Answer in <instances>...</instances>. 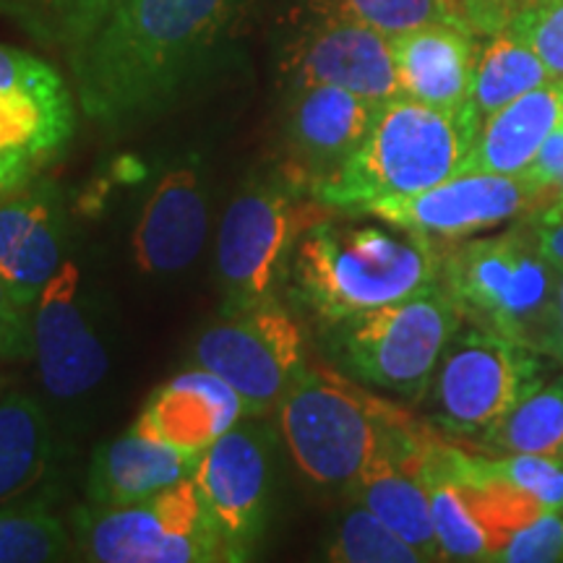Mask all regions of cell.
<instances>
[{"instance_id": "obj_25", "label": "cell", "mask_w": 563, "mask_h": 563, "mask_svg": "<svg viewBox=\"0 0 563 563\" xmlns=\"http://www.w3.org/2000/svg\"><path fill=\"white\" fill-rule=\"evenodd\" d=\"M477 449L493 454H563V376L534 389L501 420L475 435Z\"/></svg>"}, {"instance_id": "obj_32", "label": "cell", "mask_w": 563, "mask_h": 563, "mask_svg": "<svg viewBox=\"0 0 563 563\" xmlns=\"http://www.w3.org/2000/svg\"><path fill=\"white\" fill-rule=\"evenodd\" d=\"M504 563H555L563 561V517L559 511H545L530 525L519 527L509 543L493 555Z\"/></svg>"}, {"instance_id": "obj_38", "label": "cell", "mask_w": 563, "mask_h": 563, "mask_svg": "<svg viewBox=\"0 0 563 563\" xmlns=\"http://www.w3.org/2000/svg\"><path fill=\"white\" fill-rule=\"evenodd\" d=\"M37 170H40L37 162L24 159V157H11V154H0V199L19 194L21 188L30 186Z\"/></svg>"}, {"instance_id": "obj_39", "label": "cell", "mask_w": 563, "mask_h": 563, "mask_svg": "<svg viewBox=\"0 0 563 563\" xmlns=\"http://www.w3.org/2000/svg\"><path fill=\"white\" fill-rule=\"evenodd\" d=\"M548 357L563 363V269H559L555 279V298H553V323H551V340H548Z\"/></svg>"}, {"instance_id": "obj_28", "label": "cell", "mask_w": 563, "mask_h": 563, "mask_svg": "<svg viewBox=\"0 0 563 563\" xmlns=\"http://www.w3.org/2000/svg\"><path fill=\"white\" fill-rule=\"evenodd\" d=\"M323 555L336 563H422L410 543L361 504L344 514Z\"/></svg>"}, {"instance_id": "obj_12", "label": "cell", "mask_w": 563, "mask_h": 563, "mask_svg": "<svg viewBox=\"0 0 563 563\" xmlns=\"http://www.w3.org/2000/svg\"><path fill=\"white\" fill-rule=\"evenodd\" d=\"M545 194L519 175L467 170L422 194L376 203L363 214L428 241H460L525 214Z\"/></svg>"}, {"instance_id": "obj_2", "label": "cell", "mask_w": 563, "mask_h": 563, "mask_svg": "<svg viewBox=\"0 0 563 563\" xmlns=\"http://www.w3.org/2000/svg\"><path fill=\"white\" fill-rule=\"evenodd\" d=\"M439 274L441 256L428 238L334 220L308 224L287 266L292 298L321 323L410 298Z\"/></svg>"}, {"instance_id": "obj_14", "label": "cell", "mask_w": 563, "mask_h": 563, "mask_svg": "<svg viewBox=\"0 0 563 563\" xmlns=\"http://www.w3.org/2000/svg\"><path fill=\"white\" fill-rule=\"evenodd\" d=\"M32 355L40 382L55 399H76L102 384L108 350L97 336L84 302L76 262L60 264L32 308Z\"/></svg>"}, {"instance_id": "obj_5", "label": "cell", "mask_w": 563, "mask_h": 563, "mask_svg": "<svg viewBox=\"0 0 563 563\" xmlns=\"http://www.w3.org/2000/svg\"><path fill=\"white\" fill-rule=\"evenodd\" d=\"M462 323L452 295L441 282H433L391 306L323 323V342L355 382L420 405Z\"/></svg>"}, {"instance_id": "obj_21", "label": "cell", "mask_w": 563, "mask_h": 563, "mask_svg": "<svg viewBox=\"0 0 563 563\" xmlns=\"http://www.w3.org/2000/svg\"><path fill=\"white\" fill-rule=\"evenodd\" d=\"M563 121V81H548L501 110L490 112L477 133L467 170L522 175L543 141Z\"/></svg>"}, {"instance_id": "obj_22", "label": "cell", "mask_w": 563, "mask_h": 563, "mask_svg": "<svg viewBox=\"0 0 563 563\" xmlns=\"http://www.w3.org/2000/svg\"><path fill=\"white\" fill-rule=\"evenodd\" d=\"M53 428L45 407L24 391L0 399V506L16 501L47 473Z\"/></svg>"}, {"instance_id": "obj_8", "label": "cell", "mask_w": 563, "mask_h": 563, "mask_svg": "<svg viewBox=\"0 0 563 563\" xmlns=\"http://www.w3.org/2000/svg\"><path fill=\"white\" fill-rule=\"evenodd\" d=\"M545 352L464 321L431 384L439 431L473 441L545 384Z\"/></svg>"}, {"instance_id": "obj_26", "label": "cell", "mask_w": 563, "mask_h": 563, "mask_svg": "<svg viewBox=\"0 0 563 563\" xmlns=\"http://www.w3.org/2000/svg\"><path fill=\"white\" fill-rule=\"evenodd\" d=\"M313 9L316 13L361 21L386 37H397L426 24L464 26L454 0H316Z\"/></svg>"}, {"instance_id": "obj_20", "label": "cell", "mask_w": 563, "mask_h": 563, "mask_svg": "<svg viewBox=\"0 0 563 563\" xmlns=\"http://www.w3.org/2000/svg\"><path fill=\"white\" fill-rule=\"evenodd\" d=\"M199 454H186L131 428L104 441L91 456L87 498L91 509H123L194 477Z\"/></svg>"}, {"instance_id": "obj_30", "label": "cell", "mask_w": 563, "mask_h": 563, "mask_svg": "<svg viewBox=\"0 0 563 563\" xmlns=\"http://www.w3.org/2000/svg\"><path fill=\"white\" fill-rule=\"evenodd\" d=\"M485 464L527 496L538 498L548 511H563V460L548 454H506L485 456Z\"/></svg>"}, {"instance_id": "obj_40", "label": "cell", "mask_w": 563, "mask_h": 563, "mask_svg": "<svg viewBox=\"0 0 563 563\" xmlns=\"http://www.w3.org/2000/svg\"><path fill=\"white\" fill-rule=\"evenodd\" d=\"M0 386H3V376H0Z\"/></svg>"}, {"instance_id": "obj_23", "label": "cell", "mask_w": 563, "mask_h": 563, "mask_svg": "<svg viewBox=\"0 0 563 563\" xmlns=\"http://www.w3.org/2000/svg\"><path fill=\"white\" fill-rule=\"evenodd\" d=\"M446 443L431 431L420 456V477L431 498L435 538L443 561H490L493 543L481 519L464 501L460 485L446 464Z\"/></svg>"}, {"instance_id": "obj_11", "label": "cell", "mask_w": 563, "mask_h": 563, "mask_svg": "<svg viewBox=\"0 0 563 563\" xmlns=\"http://www.w3.org/2000/svg\"><path fill=\"white\" fill-rule=\"evenodd\" d=\"M277 439L256 422H238L199 456L194 483L232 561L249 559L264 534L274 493Z\"/></svg>"}, {"instance_id": "obj_7", "label": "cell", "mask_w": 563, "mask_h": 563, "mask_svg": "<svg viewBox=\"0 0 563 563\" xmlns=\"http://www.w3.org/2000/svg\"><path fill=\"white\" fill-rule=\"evenodd\" d=\"M306 183L290 167L251 178L224 211L217 235V282L222 311H241L277 298L279 282L311 214Z\"/></svg>"}, {"instance_id": "obj_3", "label": "cell", "mask_w": 563, "mask_h": 563, "mask_svg": "<svg viewBox=\"0 0 563 563\" xmlns=\"http://www.w3.org/2000/svg\"><path fill=\"white\" fill-rule=\"evenodd\" d=\"M481 125L473 104L439 110L402 95L386 100L357 152L316 183L311 199L363 214L382 201L428 191L464 173Z\"/></svg>"}, {"instance_id": "obj_31", "label": "cell", "mask_w": 563, "mask_h": 563, "mask_svg": "<svg viewBox=\"0 0 563 563\" xmlns=\"http://www.w3.org/2000/svg\"><path fill=\"white\" fill-rule=\"evenodd\" d=\"M530 42L555 81H563V0H534L509 24Z\"/></svg>"}, {"instance_id": "obj_17", "label": "cell", "mask_w": 563, "mask_h": 563, "mask_svg": "<svg viewBox=\"0 0 563 563\" xmlns=\"http://www.w3.org/2000/svg\"><path fill=\"white\" fill-rule=\"evenodd\" d=\"M66 262V211L58 188L40 180L0 199V277L24 308Z\"/></svg>"}, {"instance_id": "obj_35", "label": "cell", "mask_w": 563, "mask_h": 563, "mask_svg": "<svg viewBox=\"0 0 563 563\" xmlns=\"http://www.w3.org/2000/svg\"><path fill=\"white\" fill-rule=\"evenodd\" d=\"M534 0H454L462 24L473 34H496L511 24Z\"/></svg>"}, {"instance_id": "obj_10", "label": "cell", "mask_w": 563, "mask_h": 563, "mask_svg": "<svg viewBox=\"0 0 563 563\" xmlns=\"http://www.w3.org/2000/svg\"><path fill=\"white\" fill-rule=\"evenodd\" d=\"M194 365L222 376L243 397L249 418L277 410L306 368V336L279 298L222 311L194 344Z\"/></svg>"}, {"instance_id": "obj_9", "label": "cell", "mask_w": 563, "mask_h": 563, "mask_svg": "<svg viewBox=\"0 0 563 563\" xmlns=\"http://www.w3.org/2000/svg\"><path fill=\"white\" fill-rule=\"evenodd\" d=\"M79 548L97 563L232 561L194 477L123 509H89L79 525Z\"/></svg>"}, {"instance_id": "obj_6", "label": "cell", "mask_w": 563, "mask_h": 563, "mask_svg": "<svg viewBox=\"0 0 563 563\" xmlns=\"http://www.w3.org/2000/svg\"><path fill=\"white\" fill-rule=\"evenodd\" d=\"M555 279L534 235L519 230L456 245L441 256L439 274L464 321L540 352L551 340Z\"/></svg>"}, {"instance_id": "obj_19", "label": "cell", "mask_w": 563, "mask_h": 563, "mask_svg": "<svg viewBox=\"0 0 563 563\" xmlns=\"http://www.w3.org/2000/svg\"><path fill=\"white\" fill-rule=\"evenodd\" d=\"M475 34L456 24H426L391 37L402 97L439 110L473 104Z\"/></svg>"}, {"instance_id": "obj_33", "label": "cell", "mask_w": 563, "mask_h": 563, "mask_svg": "<svg viewBox=\"0 0 563 563\" xmlns=\"http://www.w3.org/2000/svg\"><path fill=\"white\" fill-rule=\"evenodd\" d=\"M66 87L63 76L37 55L0 45V91Z\"/></svg>"}, {"instance_id": "obj_16", "label": "cell", "mask_w": 563, "mask_h": 563, "mask_svg": "<svg viewBox=\"0 0 563 563\" xmlns=\"http://www.w3.org/2000/svg\"><path fill=\"white\" fill-rule=\"evenodd\" d=\"M207 232V178L196 162H180L162 173L141 207L131 235L133 262L146 277H175L199 258Z\"/></svg>"}, {"instance_id": "obj_18", "label": "cell", "mask_w": 563, "mask_h": 563, "mask_svg": "<svg viewBox=\"0 0 563 563\" xmlns=\"http://www.w3.org/2000/svg\"><path fill=\"white\" fill-rule=\"evenodd\" d=\"M245 402L222 376L207 368L183 371L162 384L133 422L139 433L186 454H203L245 418Z\"/></svg>"}, {"instance_id": "obj_1", "label": "cell", "mask_w": 563, "mask_h": 563, "mask_svg": "<svg viewBox=\"0 0 563 563\" xmlns=\"http://www.w3.org/2000/svg\"><path fill=\"white\" fill-rule=\"evenodd\" d=\"M243 0H115L70 51L76 97L89 121L139 123L201 79Z\"/></svg>"}, {"instance_id": "obj_34", "label": "cell", "mask_w": 563, "mask_h": 563, "mask_svg": "<svg viewBox=\"0 0 563 563\" xmlns=\"http://www.w3.org/2000/svg\"><path fill=\"white\" fill-rule=\"evenodd\" d=\"M32 355V311L13 298L0 277V361H19Z\"/></svg>"}, {"instance_id": "obj_29", "label": "cell", "mask_w": 563, "mask_h": 563, "mask_svg": "<svg viewBox=\"0 0 563 563\" xmlns=\"http://www.w3.org/2000/svg\"><path fill=\"white\" fill-rule=\"evenodd\" d=\"M112 3L115 0H9V9L34 37L70 53L95 32Z\"/></svg>"}, {"instance_id": "obj_24", "label": "cell", "mask_w": 563, "mask_h": 563, "mask_svg": "<svg viewBox=\"0 0 563 563\" xmlns=\"http://www.w3.org/2000/svg\"><path fill=\"white\" fill-rule=\"evenodd\" d=\"M555 81L530 42L511 32L509 26L490 34V42L477 53L473 79V108L477 115L488 118L527 91Z\"/></svg>"}, {"instance_id": "obj_4", "label": "cell", "mask_w": 563, "mask_h": 563, "mask_svg": "<svg viewBox=\"0 0 563 563\" xmlns=\"http://www.w3.org/2000/svg\"><path fill=\"white\" fill-rule=\"evenodd\" d=\"M410 418L402 407L321 365H306L277 405L279 433L300 475L319 488L347 493Z\"/></svg>"}, {"instance_id": "obj_27", "label": "cell", "mask_w": 563, "mask_h": 563, "mask_svg": "<svg viewBox=\"0 0 563 563\" xmlns=\"http://www.w3.org/2000/svg\"><path fill=\"white\" fill-rule=\"evenodd\" d=\"M74 553L70 532L42 506L0 511V563H53Z\"/></svg>"}, {"instance_id": "obj_37", "label": "cell", "mask_w": 563, "mask_h": 563, "mask_svg": "<svg viewBox=\"0 0 563 563\" xmlns=\"http://www.w3.org/2000/svg\"><path fill=\"white\" fill-rule=\"evenodd\" d=\"M534 243L543 256L555 269H563V207L551 203V209L540 214L538 228H534Z\"/></svg>"}, {"instance_id": "obj_36", "label": "cell", "mask_w": 563, "mask_h": 563, "mask_svg": "<svg viewBox=\"0 0 563 563\" xmlns=\"http://www.w3.org/2000/svg\"><path fill=\"white\" fill-rule=\"evenodd\" d=\"M563 175V121L551 131V136L543 141L540 152L534 154V159L525 167V173L519 178H525L530 186L538 188L540 194H545V199H551V191L555 183Z\"/></svg>"}, {"instance_id": "obj_13", "label": "cell", "mask_w": 563, "mask_h": 563, "mask_svg": "<svg viewBox=\"0 0 563 563\" xmlns=\"http://www.w3.org/2000/svg\"><path fill=\"white\" fill-rule=\"evenodd\" d=\"M290 89L340 87L373 102L402 95L391 37L334 13H316L285 53Z\"/></svg>"}, {"instance_id": "obj_15", "label": "cell", "mask_w": 563, "mask_h": 563, "mask_svg": "<svg viewBox=\"0 0 563 563\" xmlns=\"http://www.w3.org/2000/svg\"><path fill=\"white\" fill-rule=\"evenodd\" d=\"M382 102L340 87L290 89L285 115V165L306 183L329 178L347 162L368 136Z\"/></svg>"}]
</instances>
